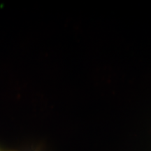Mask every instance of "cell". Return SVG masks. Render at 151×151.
Instances as JSON below:
<instances>
[]
</instances>
